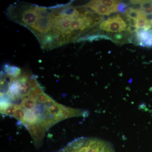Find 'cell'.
<instances>
[{
    "label": "cell",
    "instance_id": "1",
    "mask_svg": "<svg viewBox=\"0 0 152 152\" xmlns=\"http://www.w3.org/2000/svg\"><path fill=\"white\" fill-rule=\"evenodd\" d=\"M101 29L107 32H121L126 29V22L120 15L109 18L99 25Z\"/></svg>",
    "mask_w": 152,
    "mask_h": 152
},
{
    "label": "cell",
    "instance_id": "2",
    "mask_svg": "<svg viewBox=\"0 0 152 152\" xmlns=\"http://www.w3.org/2000/svg\"><path fill=\"white\" fill-rule=\"evenodd\" d=\"M21 16V24L27 27L28 26V28L34 24L37 21V15L34 10V6H30L28 9L23 12Z\"/></svg>",
    "mask_w": 152,
    "mask_h": 152
},
{
    "label": "cell",
    "instance_id": "3",
    "mask_svg": "<svg viewBox=\"0 0 152 152\" xmlns=\"http://www.w3.org/2000/svg\"><path fill=\"white\" fill-rule=\"evenodd\" d=\"M87 6L91 8L99 15H109L113 12L110 9L102 4L99 1H91Z\"/></svg>",
    "mask_w": 152,
    "mask_h": 152
},
{
    "label": "cell",
    "instance_id": "4",
    "mask_svg": "<svg viewBox=\"0 0 152 152\" xmlns=\"http://www.w3.org/2000/svg\"><path fill=\"white\" fill-rule=\"evenodd\" d=\"M39 121L42 122V120L40 119L34 113L32 110H27L25 112V115L23 121L22 122H25L30 125H34L37 123H39Z\"/></svg>",
    "mask_w": 152,
    "mask_h": 152
},
{
    "label": "cell",
    "instance_id": "5",
    "mask_svg": "<svg viewBox=\"0 0 152 152\" xmlns=\"http://www.w3.org/2000/svg\"><path fill=\"white\" fill-rule=\"evenodd\" d=\"M4 69L7 75L12 77H18L20 74L21 70L20 68L15 66H11L8 64L5 65Z\"/></svg>",
    "mask_w": 152,
    "mask_h": 152
},
{
    "label": "cell",
    "instance_id": "6",
    "mask_svg": "<svg viewBox=\"0 0 152 152\" xmlns=\"http://www.w3.org/2000/svg\"><path fill=\"white\" fill-rule=\"evenodd\" d=\"M36 99L30 97L25 98L23 100L21 106L26 109V110H32L36 105Z\"/></svg>",
    "mask_w": 152,
    "mask_h": 152
},
{
    "label": "cell",
    "instance_id": "7",
    "mask_svg": "<svg viewBox=\"0 0 152 152\" xmlns=\"http://www.w3.org/2000/svg\"><path fill=\"white\" fill-rule=\"evenodd\" d=\"M99 1L102 4L110 9L113 12H118L117 7L120 3L119 2L112 0H102Z\"/></svg>",
    "mask_w": 152,
    "mask_h": 152
},
{
    "label": "cell",
    "instance_id": "8",
    "mask_svg": "<svg viewBox=\"0 0 152 152\" xmlns=\"http://www.w3.org/2000/svg\"><path fill=\"white\" fill-rule=\"evenodd\" d=\"M126 15L128 18L135 19V20H137L139 18L142 16H145L143 15L140 10H130V9H128Z\"/></svg>",
    "mask_w": 152,
    "mask_h": 152
},
{
    "label": "cell",
    "instance_id": "9",
    "mask_svg": "<svg viewBox=\"0 0 152 152\" xmlns=\"http://www.w3.org/2000/svg\"><path fill=\"white\" fill-rule=\"evenodd\" d=\"M83 23V18L74 19L72 21L70 30H78L80 29Z\"/></svg>",
    "mask_w": 152,
    "mask_h": 152
},
{
    "label": "cell",
    "instance_id": "10",
    "mask_svg": "<svg viewBox=\"0 0 152 152\" xmlns=\"http://www.w3.org/2000/svg\"><path fill=\"white\" fill-rule=\"evenodd\" d=\"M18 107L13 104H11L7 108V109L4 111L3 113L7 115L10 116H14L15 112L16 110Z\"/></svg>",
    "mask_w": 152,
    "mask_h": 152
},
{
    "label": "cell",
    "instance_id": "11",
    "mask_svg": "<svg viewBox=\"0 0 152 152\" xmlns=\"http://www.w3.org/2000/svg\"><path fill=\"white\" fill-rule=\"evenodd\" d=\"M25 113L21 108H17L14 114V117L19 121H23L24 118Z\"/></svg>",
    "mask_w": 152,
    "mask_h": 152
},
{
    "label": "cell",
    "instance_id": "12",
    "mask_svg": "<svg viewBox=\"0 0 152 152\" xmlns=\"http://www.w3.org/2000/svg\"><path fill=\"white\" fill-rule=\"evenodd\" d=\"M48 96L44 92H42L38 95L37 97L36 100L40 104H44L45 103Z\"/></svg>",
    "mask_w": 152,
    "mask_h": 152
},
{
    "label": "cell",
    "instance_id": "13",
    "mask_svg": "<svg viewBox=\"0 0 152 152\" xmlns=\"http://www.w3.org/2000/svg\"><path fill=\"white\" fill-rule=\"evenodd\" d=\"M127 5L124 3H121L119 4L117 7L118 12L122 13H126L128 10Z\"/></svg>",
    "mask_w": 152,
    "mask_h": 152
},
{
    "label": "cell",
    "instance_id": "14",
    "mask_svg": "<svg viewBox=\"0 0 152 152\" xmlns=\"http://www.w3.org/2000/svg\"><path fill=\"white\" fill-rule=\"evenodd\" d=\"M56 103L49 96L45 103V107L47 108H50L53 105Z\"/></svg>",
    "mask_w": 152,
    "mask_h": 152
},
{
    "label": "cell",
    "instance_id": "15",
    "mask_svg": "<svg viewBox=\"0 0 152 152\" xmlns=\"http://www.w3.org/2000/svg\"><path fill=\"white\" fill-rule=\"evenodd\" d=\"M152 1H142V9H146L151 7Z\"/></svg>",
    "mask_w": 152,
    "mask_h": 152
},
{
    "label": "cell",
    "instance_id": "16",
    "mask_svg": "<svg viewBox=\"0 0 152 152\" xmlns=\"http://www.w3.org/2000/svg\"><path fill=\"white\" fill-rule=\"evenodd\" d=\"M138 28L136 26H129L127 28V30L129 32L134 33L137 32V31Z\"/></svg>",
    "mask_w": 152,
    "mask_h": 152
},
{
    "label": "cell",
    "instance_id": "17",
    "mask_svg": "<svg viewBox=\"0 0 152 152\" xmlns=\"http://www.w3.org/2000/svg\"><path fill=\"white\" fill-rule=\"evenodd\" d=\"M151 8H152V3Z\"/></svg>",
    "mask_w": 152,
    "mask_h": 152
}]
</instances>
